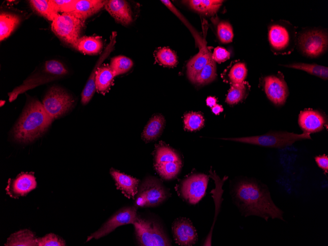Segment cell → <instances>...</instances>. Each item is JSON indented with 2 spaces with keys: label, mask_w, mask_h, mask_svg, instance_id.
Listing matches in <instances>:
<instances>
[{
  "label": "cell",
  "mask_w": 328,
  "mask_h": 246,
  "mask_svg": "<svg viewBox=\"0 0 328 246\" xmlns=\"http://www.w3.org/2000/svg\"><path fill=\"white\" fill-rule=\"evenodd\" d=\"M232 194L242 213L284 220L283 212L273 202L267 186L254 180H241L233 187Z\"/></svg>",
  "instance_id": "6da1fadb"
},
{
  "label": "cell",
  "mask_w": 328,
  "mask_h": 246,
  "mask_svg": "<svg viewBox=\"0 0 328 246\" xmlns=\"http://www.w3.org/2000/svg\"><path fill=\"white\" fill-rule=\"evenodd\" d=\"M53 120L42 103L36 99L29 100L14 127V138L22 142H31L47 130Z\"/></svg>",
  "instance_id": "7a4b0ae2"
},
{
  "label": "cell",
  "mask_w": 328,
  "mask_h": 246,
  "mask_svg": "<svg viewBox=\"0 0 328 246\" xmlns=\"http://www.w3.org/2000/svg\"><path fill=\"white\" fill-rule=\"evenodd\" d=\"M268 39L274 54H289L297 43L296 27L287 21L272 22L268 27Z\"/></svg>",
  "instance_id": "3957f363"
},
{
  "label": "cell",
  "mask_w": 328,
  "mask_h": 246,
  "mask_svg": "<svg viewBox=\"0 0 328 246\" xmlns=\"http://www.w3.org/2000/svg\"><path fill=\"white\" fill-rule=\"evenodd\" d=\"M222 139L266 147L282 148L297 141L310 139L311 137L309 134L306 133L297 134L287 132H271L260 136Z\"/></svg>",
  "instance_id": "277c9868"
},
{
  "label": "cell",
  "mask_w": 328,
  "mask_h": 246,
  "mask_svg": "<svg viewBox=\"0 0 328 246\" xmlns=\"http://www.w3.org/2000/svg\"><path fill=\"white\" fill-rule=\"evenodd\" d=\"M67 72V70L60 62L55 60L47 61L41 74L39 73L30 77L21 85L9 94V101L12 102L19 94L26 90L66 75Z\"/></svg>",
  "instance_id": "5b68a950"
},
{
  "label": "cell",
  "mask_w": 328,
  "mask_h": 246,
  "mask_svg": "<svg viewBox=\"0 0 328 246\" xmlns=\"http://www.w3.org/2000/svg\"><path fill=\"white\" fill-rule=\"evenodd\" d=\"M84 20L74 15L63 13L58 14L52 21L51 28L61 40L73 46L80 38Z\"/></svg>",
  "instance_id": "8992f818"
},
{
  "label": "cell",
  "mask_w": 328,
  "mask_h": 246,
  "mask_svg": "<svg viewBox=\"0 0 328 246\" xmlns=\"http://www.w3.org/2000/svg\"><path fill=\"white\" fill-rule=\"evenodd\" d=\"M133 224L140 246H171L163 229L156 222L137 217Z\"/></svg>",
  "instance_id": "52a82bcc"
},
{
  "label": "cell",
  "mask_w": 328,
  "mask_h": 246,
  "mask_svg": "<svg viewBox=\"0 0 328 246\" xmlns=\"http://www.w3.org/2000/svg\"><path fill=\"white\" fill-rule=\"evenodd\" d=\"M301 52L310 57H318L328 49V35L321 29H311L304 31L297 39Z\"/></svg>",
  "instance_id": "ba28073f"
},
{
  "label": "cell",
  "mask_w": 328,
  "mask_h": 246,
  "mask_svg": "<svg viewBox=\"0 0 328 246\" xmlns=\"http://www.w3.org/2000/svg\"><path fill=\"white\" fill-rule=\"evenodd\" d=\"M73 98L63 89L54 86L44 97L42 105L46 112L54 120L64 114L74 104Z\"/></svg>",
  "instance_id": "9c48e42d"
},
{
  "label": "cell",
  "mask_w": 328,
  "mask_h": 246,
  "mask_svg": "<svg viewBox=\"0 0 328 246\" xmlns=\"http://www.w3.org/2000/svg\"><path fill=\"white\" fill-rule=\"evenodd\" d=\"M167 196V192L159 181L148 178L141 185L136 203L139 207H154L162 203Z\"/></svg>",
  "instance_id": "30bf717a"
},
{
  "label": "cell",
  "mask_w": 328,
  "mask_h": 246,
  "mask_svg": "<svg viewBox=\"0 0 328 246\" xmlns=\"http://www.w3.org/2000/svg\"><path fill=\"white\" fill-rule=\"evenodd\" d=\"M209 177L204 174H194L185 179L182 183L181 191L189 203L195 204L204 196Z\"/></svg>",
  "instance_id": "8fae6325"
},
{
  "label": "cell",
  "mask_w": 328,
  "mask_h": 246,
  "mask_svg": "<svg viewBox=\"0 0 328 246\" xmlns=\"http://www.w3.org/2000/svg\"><path fill=\"white\" fill-rule=\"evenodd\" d=\"M137 218L135 207L123 208L113 215L99 230L88 236L86 242L93 238L98 239L106 236L119 226L129 223L133 224Z\"/></svg>",
  "instance_id": "7c38bea8"
},
{
  "label": "cell",
  "mask_w": 328,
  "mask_h": 246,
  "mask_svg": "<svg viewBox=\"0 0 328 246\" xmlns=\"http://www.w3.org/2000/svg\"><path fill=\"white\" fill-rule=\"evenodd\" d=\"M264 86L265 93L271 101L278 106L284 104L288 95V89L282 75L265 77Z\"/></svg>",
  "instance_id": "4fadbf2b"
},
{
  "label": "cell",
  "mask_w": 328,
  "mask_h": 246,
  "mask_svg": "<svg viewBox=\"0 0 328 246\" xmlns=\"http://www.w3.org/2000/svg\"><path fill=\"white\" fill-rule=\"evenodd\" d=\"M174 239L180 246H190L197 241V234L191 221L186 218L175 220L172 226Z\"/></svg>",
  "instance_id": "5bb4252c"
},
{
  "label": "cell",
  "mask_w": 328,
  "mask_h": 246,
  "mask_svg": "<svg viewBox=\"0 0 328 246\" xmlns=\"http://www.w3.org/2000/svg\"><path fill=\"white\" fill-rule=\"evenodd\" d=\"M37 184L35 178L31 173H22L14 179H9L5 189L7 194L17 198L26 195L34 189Z\"/></svg>",
  "instance_id": "9a60e30c"
},
{
  "label": "cell",
  "mask_w": 328,
  "mask_h": 246,
  "mask_svg": "<svg viewBox=\"0 0 328 246\" xmlns=\"http://www.w3.org/2000/svg\"><path fill=\"white\" fill-rule=\"evenodd\" d=\"M326 123L323 115L310 109L301 111L299 116V124L303 133H311L321 131Z\"/></svg>",
  "instance_id": "2e32d148"
},
{
  "label": "cell",
  "mask_w": 328,
  "mask_h": 246,
  "mask_svg": "<svg viewBox=\"0 0 328 246\" xmlns=\"http://www.w3.org/2000/svg\"><path fill=\"white\" fill-rule=\"evenodd\" d=\"M106 9L118 22L128 25L133 21L132 11L128 2L124 0H105Z\"/></svg>",
  "instance_id": "e0dca14e"
},
{
  "label": "cell",
  "mask_w": 328,
  "mask_h": 246,
  "mask_svg": "<svg viewBox=\"0 0 328 246\" xmlns=\"http://www.w3.org/2000/svg\"><path fill=\"white\" fill-rule=\"evenodd\" d=\"M199 49V52L190 60L187 65V76L192 82L197 74L212 58V54L205 42Z\"/></svg>",
  "instance_id": "ac0fdd59"
},
{
  "label": "cell",
  "mask_w": 328,
  "mask_h": 246,
  "mask_svg": "<svg viewBox=\"0 0 328 246\" xmlns=\"http://www.w3.org/2000/svg\"><path fill=\"white\" fill-rule=\"evenodd\" d=\"M110 173L115 180L116 188L128 198H134L137 193L139 180L114 169H111Z\"/></svg>",
  "instance_id": "d6986e66"
},
{
  "label": "cell",
  "mask_w": 328,
  "mask_h": 246,
  "mask_svg": "<svg viewBox=\"0 0 328 246\" xmlns=\"http://www.w3.org/2000/svg\"><path fill=\"white\" fill-rule=\"evenodd\" d=\"M105 2L102 0H76L72 10L68 13L84 21L100 11Z\"/></svg>",
  "instance_id": "ffe728a7"
},
{
  "label": "cell",
  "mask_w": 328,
  "mask_h": 246,
  "mask_svg": "<svg viewBox=\"0 0 328 246\" xmlns=\"http://www.w3.org/2000/svg\"><path fill=\"white\" fill-rule=\"evenodd\" d=\"M72 46L83 54L95 55L101 52L103 42L99 36H84L80 37Z\"/></svg>",
  "instance_id": "44dd1931"
},
{
  "label": "cell",
  "mask_w": 328,
  "mask_h": 246,
  "mask_svg": "<svg viewBox=\"0 0 328 246\" xmlns=\"http://www.w3.org/2000/svg\"><path fill=\"white\" fill-rule=\"evenodd\" d=\"M165 124V119L161 114L152 117L144 128L142 138L146 141L156 139L162 134Z\"/></svg>",
  "instance_id": "7402d4cb"
},
{
  "label": "cell",
  "mask_w": 328,
  "mask_h": 246,
  "mask_svg": "<svg viewBox=\"0 0 328 246\" xmlns=\"http://www.w3.org/2000/svg\"><path fill=\"white\" fill-rule=\"evenodd\" d=\"M246 75V64L242 62L234 61L223 72L222 78L227 82L233 84L243 82Z\"/></svg>",
  "instance_id": "603a6c76"
},
{
  "label": "cell",
  "mask_w": 328,
  "mask_h": 246,
  "mask_svg": "<svg viewBox=\"0 0 328 246\" xmlns=\"http://www.w3.org/2000/svg\"><path fill=\"white\" fill-rule=\"evenodd\" d=\"M184 1L191 8L195 11L202 14L211 16L217 12L223 1L220 0H191Z\"/></svg>",
  "instance_id": "cb8c5ba5"
},
{
  "label": "cell",
  "mask_w": 328,
  "mask_h": 246,
  "mask_svg": "<svg viewBox=\"0 0 328 246\" xmlns=\"http://www.w3.org/2000/svg\"><path fill=\"white\" fill-rule=\"evenodd\" d=\"M36 239L34 234L31 231L22 230L11 235L5 246H37Z\"/></svg>",
  "instance_id": "d4e9b609"
},
{
  "label": "cell",
  "mask_w": 328,
  "mask_h": 246,
  "mask_svg": "<svg viewBox=\"0 0 328 246\" xmlns=\"http://www.w3.org/2000/svg\"><path fill=\"white\" fill-rule=\"evenodd\" d=\"M20 22V17L14 14L1 13L0 15V40L7 38Z\"/></svg>",
  "instance_id": "484cf974"
},
{
  "label": "cell",
  "mask_w": 328,
  "mask_h": 246,
  "mask_svg": "<svg viewBox=\"0 0 328 246\" xmlns=\"http://www.w3.org/2000/svg\"><path fill=\"white\" fill-rule=\"evenodd\" d=\"M283 66L299 70H303L310 74L327 80L328 78V68L316 64H307L304 63H294Z\"/></svg>",
  "instance_id": "4316f807"
},
{
  "label": "cell",
  "mask_w": 328,
  "mask_h": 246,
  "mask_svg": "<svg viewBox=\"0 0 328 246\" xmlns=\"http://www.w3.org/2000/svg\"><path fill=\"white\" fill-rule=\"evenodd\" d=\"M155 160V164L182 162L180 156L175 150L164 145L157 147Z\"/></svg>",
  "instance_id": "83f0119b"
},
{
  "label": "cell",
  "mask_w": 328,
  "mask_h": 246,
  "mask_svg": "<svg viewBox=\"0 0 328 246\" xmlns=\"http://www.w3.org/2000/svg\"><path fill=\"white\" fill-rule=\"evenodd\" d=\"M31 7L38 14L53 21L58 14L54 9L50 0H31Z\"/></svg>",
  "instance_id": "f1b7e54d"
},
{
  "label": "cell",
  "mask_w": 328,
  "mask_h": 246,
  "mask_svg": "<svg viewBox=\"0 0 328 246\" xmlns=\"http://www.w3.org/2000/svg\"><path fill=\"white\" fill-rule=\"evenodd\" d=\"M216 77L215 61L212 58L195 76L193 83L203 85L214 81Z\"/></svg>",
  "instance_id": "f546056e"
},
{
  "label": "cell",
  "mask_w": 328,
  "mask_h": 246,
  "mask_svg": "<svg viewBox=\"0 0 328 246\" xmlns=\"http://www.w3.org/2000/svg\"><path fill=\"white\" fill-rule=\"evenodd\" d=\"M248 89V84L246 82L231 84L226 96V102L229 105L239 103L246 96Z\"/></svg>",
  "instance_id": "4dcf8cb0"
},
{
  "label": "cell",
  "mask_w": 328,
  "mask_h": 246,
  "mask_svg": "<svg viewBox=\"0 0 328 246\" xmlns=\"http://www.w3.org/2000/svg\"><path fill=\"white\" fill-rule=\"evenodd\" d=\"M182 162H175L168 164H154L159 175L164 179L169 180L174 178L179 172L182 167Z\"/></svg>",
  "instance_id": "1f68e13d"
},
{
  "label": "cell",
  "mask_w": 328,
  "mask_h": 246,
  "mask_svg": "<svg viewBox=\"0 0 328 246\" xmlns=\"http://www.w3.org/2000/svg\"><path fill=\"white\" fill-rule=\"evenodd\" d=\"M133 65V62L130 58L120 55L112 58L109 66L115 77L127 72Z\"/></svg>",
  "instance_id": "d6a6232c"
},
{
  "label": "cell",
  "mask_w": 328,
  "mask_h": 246,
  "mask_svg": "<svg viewBox=\"0 0 328 246\" xmlns=\"http://www.w3.org/2000/svg\"><path fill=\"white\" fill-rule=\"evenodd\" d=\"M156 60L161 65L173 67L177 63V56L170 49L167 47L159 48L155 53Z\"/></svg>",
  "instance_id": "836d02e7"
},
{
  "label": "cell",
  "mask_w": 328,
  "mask_h": 246,
  "mask_svg": "<svg viewBox=\"0 0 328 246\" xmlns=\"http://www.w3.org/2000/svg\"><path fill=\"white\" fill-rule=\"evenodd\" d=\"M216 32L222 43L232 42L234 36L233 28L228 22L218 20L216 23Z\"/></svg>",
  "instance_id": "e575fe53"
},
{
  "label": "cell",
  "mask_w": 328,
  "mask_h": 246,
  "mask_svg": "<svg viewBox=\"0 0 328 246\" xmlns=\"http://www.w3.org/2000/svg\"><path fill=\"white\" fill-rule=\"evenodd\" d=\"M184 122L185 128L190 131H194L200 129L204 124L203 116L197 112H189L184 115Z\"/></svg>",
  "instance_id": "d590c367"
},
{
  "label": "cell",
  "mask_w": 328,
  "mask_h": 246,
  "mask_svg": "<svg viewBox=\"0 0 328 246\" xmlns=\"http://www.w3.org/2000/svg\"><path fill=\"white\" fill-rule=\"evenodd\" d=\"M171 11H172L175 15H176L185 25L189 28L191 32L192 33L194 39L196 41V43L198 45L200 48L204 43V41L202 38L198 35L197 32L192 28V26L186 20L185 17L181 14V13L175 8L173 4L169 0H162L161 1Z\"/></svg>",
  "instance_id": "8d00e7d4"
},
{
  "label": "cell",
  "mask_w": 328,
  "mask_h": 246,
  "mask_svg": "<svg viewBox=\"0 0 328 246\" xmlns=\"http://www.w3.org/2000/svg\"><path fill=\"white\" fill-rule=\"evenodd\" d=\"M38 246H65L64 241L56 235L50 233L45 236L36 239Z\"/></svg>",
  "instance_id": "74e56055"
},
{
  "label": "cell",
  "mask_w": 328,
  "mask_h": 246,
  "mask_svg": "<svg viewBox=\"0 0 328 246\" xmlns=\"http://www.w3.org/2000/svg\"><path fill=\"white\" fill-rule=\"evenodd\" d=\"M55 10L58 12L69 13L72 10L76 0H50Z\"/></svg>",
  "instance_id": "f35d334b"
},
{
  "label": "cell",
  "mask_w": 328,
  "mask_h": 246,
  "mask_svg": "<svg viewBox=\"0 0 328 246\" xmlns=\"http://www.w3.org/2000/svg\"><path fill=\"white\" fill-rule=\"evenodd\" d=\"M230 53L225 48L221 47H216L212 53V58L216 62L221 63L228 59Z\"/></svg>",
  "instance_id": "ab89813d"
},
{
  "label": "cell",
  "mask_w": 328,
  "mask_h": 246,
  "mask_svg": "<svg viewBox=\"0 0 328 246\" xmlns=\"http://www.w3.org/2000/svg\"><path fill=\"white\" fill-rule=\"evenodd\" d=\"M317 165L324 171L326 174L328 172V157L326 154L317 156L315 158Z\"/></svg>",
  "instance_id": "60d3db41"
},
{
  "label": "cell",
  "mask_w": 328,
  "mask_h": 246,
  "mask_svg": "<svg viewBox=\"0 0 328 246\" xmlns=\"http://www.w3.org/2000/svg\"><path fill=\"white\" fill-rule=\"evenodd\" d=\"M217 100L215 97H208L206 99V104L210 107H213L216 105Z\"/></svg>",
  "instance_id": "b9f144b4"
},
{
  "label": "cell",
  "mask_w": 328,
  "mask_h": 246,
  "mask_svg": "<svg viewBox=\"0 0 328 246\" xmlns=\"http://www.w3.org/2000/svg\"><path fill=\"white\" fill-rule=\"evenodd\" d=\"M212 110L215 114H219L223 110V109L221 106L216 104L214 107H212Z\"/></svg>",
  "instance_id": "7bdbcfd3"
}]
</instances>
